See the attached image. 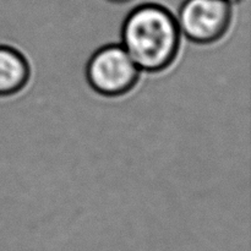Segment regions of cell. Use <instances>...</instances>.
Instances as JSON below:
<instances>
[{
    "mask_svg": "<svg viewBox=\"0 0 251 251\" xmlns=\"http://www.w3.org/2000/svg\"><path fill=\"white\" fill-rule=\"evenodd\" d=\"M85 74L95 92L113 98L131 92L139 83L141 70L122 44H107L91 55Z\"/></svg>",
    "mask_w": 251,
    "mask_h": 251,
    "instance_id": "2",
    "label": "cell"
},
{
    "mask_svg": "<svg viewBox=\"0 0 251 251\" xmlns=\"http://www.w3.org/2000/svg\"><path fill=\"white\" fill-rule=\"evenodd\" d=\"M181 36L196 44H213L227 34L233 21V4L228 0H185L179 7Z\"/></svg>",
    "mask_w": 251,
    "mask_h": 251,
    "instance_id": "3",
    "label": "cell"
},
{
    "mask_svg": "<svg viewBox=\"0 0 251 251\" xmlns=\"http://www.w3.org/2000/svg\"><path fill=\"white\" fill-rule=\"evenodd\" d=\"M108 1H112V2H117V4H123V2H127V1H131V0H108Z\"/></svg>",
    "mask_w": 251,
    "mask_h": 251,
    "instance_id": "5",
    "label": "cell"
},
{
    "mask_svg": "<svg viewBox=\"0 0 251 251\" xmlns=\"http://www.w3.org/2000/svg\"><path fill=\"white\" fill-rule=\"evenodd\" d=\"M122 46L137 68L158 74L171 68L180 51L176 17L158 4H144L127 14L122 25Z\"/></svg>",
    "mask_w": 251,
    "mask_h": 251,
    "instance_id": "1",
    "label": "cell"
},
{
    "mask_svg": "<svg viewBox=\"0 0 251 251\" xmlns=\"http://www.w3.org/2000/svg\"><path fill=\"white\" fill-rule=\"evenodd\" d=\"M228 1H230V2H232V4H234V2L239 1V0H228Z\"/></svg>",
    "mask_w": 251,
    "mask_h": 251,
    "instance_id": "6",
    "label": "cell"
},
{
    "mask_svg": "<svg viewBox=\"0 0 251 251\" xmlns=\"http://www.w3.org/2000/svg\"><path fill=\"white\" fill-rule=\"evenodd\" d=\"M31 78V65L22 51L0 44V97H11L21 92Z\"/></svg>",
    "mask_w": 251,
    "mask_h": 251,
    "instance_id": "4",
    "label": "cell"
}]
</instances>
